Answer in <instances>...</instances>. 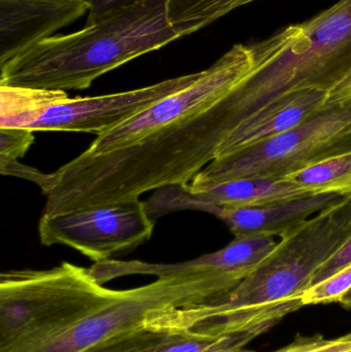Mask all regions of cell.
<instances>
[{
  "mask_svg": "<svg viewBox=\"0 0 351 352\" xmlns=\"http://www.w3.org/2000/svg\"><path fill=\"white\" fill-rule=\"evenodd\" d=\"M272 352H351V332L334 339L321 335L298 336L290 344Z\"/></svg>",
  "mask_w": 351,
  "mask_h": 352,
  "instance_id": "obj_20",
  "label": "cell"
},
{
  "mask_svg": "<svg viewBox=\"0 0 351 352\" xmlns=\"http://www.w3.org/2000/svg\"><path fill=\"white\" fill-rule=\"evenodd\" d=\"M328 97L329 93L313 89L280 97L241 122L220 144L216 158L236 154L300 125L327 104Z\"/></svg>",
  "mask_w": 351,
  "mask_h": 352,
  "instance_id": "obj_14",
  "label": "cell"
},
{
  "mask_svg": "<svg viewBox=\"0 0 351 352\" xmlns=\"http://www.w3.org/2000/svg\"><path fill=\"white\" fill-rule=\"evenodd\" d=\"M168 0H146L82 30L54 35L0 65V86L84 90L103 74L181 38Z\"/></svg>",
  "mask_w": 351,
  "mask_h": 352,
  "instance_id": "obj_2",
  "label": "cell"
},
{
  "mask_svg": "<svg viewBox=\"0 0 351 352\" xmlns=\"http://www.w3.org/2000/svg\"><path fill=\"white\" fill-rule=\"evenodd\" d=\"M351 289V264L326 280L308 287L302 295L303 305L338 303Z\"/></svg>",
  "mask_w": 351,
  "mask_h": 352,
  "instance_id": "obj_19",
  "label": "cell"
},
{
  "mask_svg": "<svg viewBox=\"0 0 351 352\" xmlns=\"http://www.w3.org/2000/svg\"><path fill=\"white\" fill-rule=\"evenodd\" d=\"M34 132L24 128H0V158H23L34 142Z\"/></svg>",
  "mask_w": 351,
  "mask_h": 352,
  "instance_id": "obj_21",
  "label": "cell"
},
{
  "mask_svg": "<svg viewBox=\"0 0 351 352\" xmlns=\"http://www.w3.org/2000/svg\"><path fill=\"white\" fill-rule=\"evenodd\" d=\"M90 269L63 262L49 270L0 275V352L29 344L69 324L113 293Z\"/></svg>",
  "mask_w": 351,
  "mask_h": 352,
  "instance_id": "obj_4",
  "label": "cell"
},
{
  "mask_svg": "<svg viewBox=\"0 0 351 352\" xmlns=\"http://www.w3.org/2000/svg\"><path fill=\"white\" fill-rule=\"evenodd\" d=\"M350 237L351 192L282 237L232 291L171 310L167 314L169 326L207 336H260L304 306L302 295L315 273Z\"/></svg>",
  "mask_w": 351,
  "mask_h": 352,
  "instance_id": "obj_1",
  "label": "cell"
},
{
  "mask_svg": "<svg viewBox=\"0 0 351 352\" xmlns=\"http://www.w3.org/2000/svg\"><path fill=\"white\" fill-rule=\"evenodd\" d=\"M348 152L351 105L327 103L306 121L276 138L214 159L187 186L199 190L237 178H286Z\"/></svg>",
  "mask_w": 351,
  "mask_h": 352,
  "instance_id": "obj_6",
  "label": "cell"
},
{
  "mask_svg": "<svg viewBox=\"0 0 351 352\" xmlns=\"http://www.w3.org/2000/svg\"><path fill=\"white\" fill-rule=\"evenodd\" d=\"M142 1L146 0H89L90 8L87 16L86 25L94 24L111 14L127 10Z\"/></svg>",
  "mask_w": 351,
  "mask_h": 352,
  "instance_id": "obj_23",
  "label": "cell"
},
{
  "mask_svg": "<svg viewBox=\"0 0 351 352\" xmlns=\"http://www.w3.org/2000/svg\"><path fill=\"white\" fill-rule=\"evenodd\" d=\"M286 179L317 192L351 188V152L293 173Z\"/></svg>",
  "mask_w": 351,
  "mask_h": 352,
  "instance_id": "obj_17",
  "label": "cell"
},
{
  "mask_svg": "<svg viewBox=\"0 0 351 352\" xmlns=\"http://www.w3.org/2000/svg\"><path fill=\"white\" fill-rule=\"evenodd\" d=\"M69 98L65 91L0 86V128H24L49 107Z\"/></svg>",
  "mask_w": 351,
  "mask_h": 352,
  "instance_id": "obj_15",
  "label": "cell"
},
{
  "mask_svg": "<svg viewBox=\"0 0 351 352\" xmlns=\"http://www.w3.org/2000/svg\"><path fill=\"white\" fill-rule=\"evenodd\" d=\"M201 72L115 94L74 97L49 107L29 126L31 131L82 132L99 136L141 113L157 101L193 84Z\"/></svg>",
  "mask_w": 351,
  "mask_h": 352,
  "instance_id": "obj_9",
  "label": "cell"
},
{
  "mask_svg": "<svg viewBox=\"0 0 351 352\" xmlns=\"http://www.w3.org/2000/svg\"><path fill=\"white\" fill-rule=\"evenodd\" d=\"M351 188L317 192L302 198L280 201L257 207L204 206L200 211L210 213L238 236H284L306 223L313 214L339 202Z\"/></svg>",
  "mask_w": 351,
  "mask_h": 352,
  "instance_id": "obj_13",
  "label": "cell"
},
{
  "mask_svg": "<svg viewBox=\"0 0 351 352\" xmlns=\"http://www.w3.org/2000/svg\"><path fill=\"white\" fill-rule=\"evenodd\" d=\"M257 0H168L167 16L181 38Z\"/></svg>",
  "mask_w": 351,
  "mask_h": 352,
  "instance_id": "obj_16",
  "label": "cell"
},
{
  "mask_svg": "<svg viewBox=\"0 0 351 352\" xmlns=\"http://www.w3.org/2000/svg\"><path fill=\"white\" fill-rule=\"evenodd\" d=\"M156 221L140 200L41 214L38 236L45 246L64 245L95 263L134 250L152 237Z\"/></svg>",
  "mask_w": 351,
  "mask_h": 352,
  "instance_id": "obj_7",
  "label": "cell"
},
{
  "mask_svg": "<svg viewBox=\"0 0 351 352\" xmlns=\"http://www.w3.org/2000/svg\"><path fill=\"white\" fill-rule=\"evenodd\" d=\"M251 65L247 43L233 45L210 68L202 70L193 84L157 101L111 131L97 136L86 152L102 154L135 144L181 118L216 104L249 74Z\"/></svg>",
  "mask_w": 351,
  "mask_h": 352,
  "instance_id": "obj_8",
  "label": "cell"
},
{
  "mask_svg": "<svg viewBox=\"0 0 351 352\" xmlns=\"http://www.w3.org/2000/svg\"><path fill=\"white\" fill-rule=\"evenodd\" d=\"M235 285L224 277L202 274L174 276L125 291L106 300L69 324L10 352H80L113 337L144 328L150 316L188 307L225 295Z\"/></svg>",
  "mask_w": 351,
  "mask_h": 352,
  "instance_id": "obj_5",
  "label": "cell"
},
{
  "mask_svg": "<svg viewBox=\"0 0 351 352\" xmlns=\"http://www.w3.org/2000/svg\"><path fill=\"white\" fill-rule=\"evenodd\" d=\"M89 0H0V65L88 14Z\"/></svg>",
  "mask_w": 351,
  "mask_h": 352,
  "instance_id": "obj_12",
  "label": "cell"
},
{
  "mask_svg": "<svg viewBox=\"0 0 351 352\" xmlns=\"http://www.w3.org/2000/svg\"><path fill=\"white\" fill-rule=\"evenodd\" d=\"M0 171L2 175L16 176V177L30 180L41 186V192L49 186L51 182V173L45 175L37 169L25 166L18 160H12V159L0 158Z\"/></svg>",
  "mask_w": 351,
  "mask_h": 352,
  "instance_id": "obj_22",
  "label": "cell"
},
{
  "mask_svg": "<svg viewBox=\"0 0 351 352\" xmlns=\"http://www.w3.org/2000/svg\"><path fill=\"white\" fill-rule=\"evenodd\" d=\"M172 333L146 326L80 352H162Z\"/></svg>",
  "mask_w": 351,
  "mask_h": 352,
  "instance_id": "obj_18",
  "label": "cell"
},
{
  "mask_svg": "<svg viewBox=\"0 0 351 352\" xmlns=\"http://www.w3.org/2000/svg\"><path fill=\"white\" fill-rule=\"evenodd\" d=\"M350 264H351V237L348 240V242H346V243L344 244L328 262H326L317 273H315L313 281H311L310 287L326 280V279L329 278L330 276L335 274L336 272H338V271L341 270L342 268H344V267Z\"/></svg>",
  "mask_w": 351,
  "mask_h": 352,
  "instance_id": "obj_24",
  "label": "cell"
},
{
  "mask_svg": "<svg viewBox=\"0 0 351 352\" xmlns=\"http://www.w3.org/2000/svg\"><path fill=\"white\" fill-rule=\"evenodd\" d=\"M257 337L255 334H249V333L223 337L210 349L203 352H253L245 349V345Z\"/></svg>",
  "mask_w": 351,
  "mask_h": 352,
  "instance_id": "obj_25",
  "label": "cell"
},
{
  "mask_svg": "<svg viewBox=\"0 0 351 352\" xmlns=\"http://www.w3.org/2000/svg\"><path fill=\"white\" fill-rule=\"evenodd\" d=\"M327 103L351 105V72L330 93Z\"/></svg>",
  "mask_w": 351,
  "mask_h": 352,
  "instance_id": "obj_26",
  "label": "cell"
},
{
  "mask_svg": "<svg viewBox=\"0 0 351 352\" xmlns=\"http://www.w3.org/2000/svg\"><path fill=\"white\" fill-rule=\"evenodd\" d=\"M249 74L225 97L237 125L288 93H331L351 72V0L247 43Z\"/></svg>",
  "mask_w": 351,
  "mask_h": 352,
  "instance_id": "obj_3",
  "label": "cell"
},
{
  "mask_svg": "<svg viewBox=\"0 0 351 352\" xmlns=\"http://www.w3.org/2000/svg\"><path fill=\"white\" fill-rule=\"evenodd\" d=\"M278 243L270 236H238L222 250L185 262L154 264L111 258L95 263L90 272L101 285L128 275H154L164 278L210 274L224 277L238 285L273 252Z\"/></svg>",
  "mask_w": 351,
  "mask_h": 352,
  "instance_id": "obj_10",
  "label": "cell"
},
{
  "mask_svg": "<svg viewBox=\"0 0 351 352\" xmlns=\"http://www.w3.org/2000/svg\"><path fill=\"white\" fill-rule=\"evenodd\" d=\"M317 192H321L302 188L286 178L243 177L199 190H189L183 184L164 186L155 190L154 194L144 201V204L150 217L156 221L175 211H200L204 206L257 207L302 198Z\"/></svg>",
  "mask_w": 351,
  "mask_h": 352,
  "instance_id": "obj_11",
  "label": "cell"
}]
</instances>
